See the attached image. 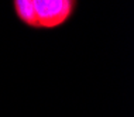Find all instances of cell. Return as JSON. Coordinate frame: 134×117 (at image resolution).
<instances>
[{
  "label": "cell",
  "instance_id": "obj_1",
  "mask_svg": "<svg viewBox=\"0 0 134 117\" xmlns=\"http://www.w3.org/2000/svg\"><path fill=\"white\" fill-rule=\"evenodd\" d=\"M76 0H34L38 28L52 30L72 17Z\"/></svg>",
  "mask_w": 134,
  "mask_h": 117
},
{
  "label": "cell",
  "instance_id": "obj_2",
  "mask_svg": "<svg viewBox=\"0 0 134 117\" xmlns=\"http://www.w3.org/2000/svg\"><path fill=\"white\" fill-rule=\"evenodd\" d=\"M13 7L17 19L27 27L38 28L37 16L34 9V0H13Z\"/></svg>",
  "mask_w": 134,
  "mask_h": 117
}]
</instances>
